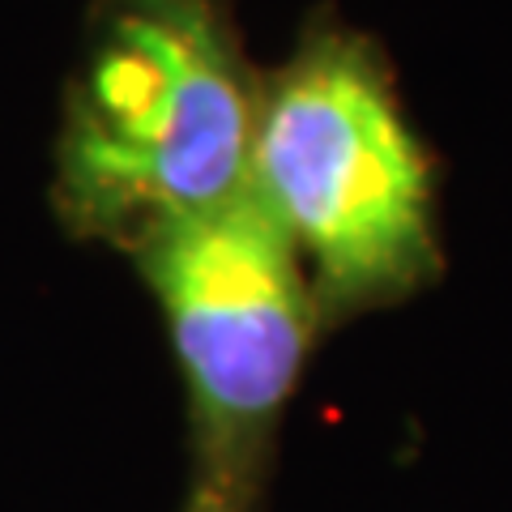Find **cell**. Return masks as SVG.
Listing matches in <instances>:
<instances>
[{
  "label": "cell",
  "mask_w": 512,
  "mask_h": 512,
  "mask_svg": "<svg viewBox=\"0 0 512 512\" xmlns=\"http://www.w3.org/2000/svg\"><path fill=\"white\" fill-rule=\"evenodd\" d=\"M261 86L218 0H107L56 146L60 227L124 256L252 180Z\"/></svg>",
  "instance_id": "6da1fadb"
},
{
  "label": "cell",
  "mask_w": 512,
  "mask_h": 512,
  "mask_svg": "<svg viewBox=\"0 0 512 512\" xmlns=\"http://www.w3.org/2000/svg\"><path fill=\"white\" fill-rule=\"evenodd\" d=\"M252 188L295 244L325 329L440 278L427 150L359 35L312 30L261 86Z\"/></svg>",
  "instance_id": "7a4b0ae2"
},
{
  "label": "cell",
  "mask_w": 512,
  "mask_h": 512,
  "mask_svg": "<svg viewBox=\"0 0 512 512\" xmlns=\"http://www.w3.org/2000/svg\"><path fill=\"white\" fill-rule=\"evenodd\" d=\"M184 380L180 512H256L316 338L325 333L295 244L256 188L146 235L128 252Z\"/></svg>",
  "instance_id": "3957f363"
}]
</instances>
